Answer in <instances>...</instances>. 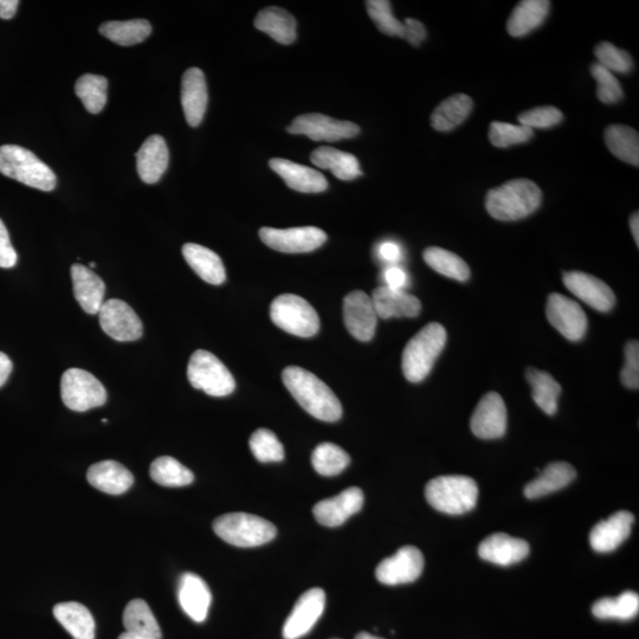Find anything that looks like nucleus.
<instances>
[{"label":"nucleus","mask_w":639,"mask_h":639,"mask_svg":"<svg viewBox=\"0 0 639 639\" xmlns=\"http://www.w3.org/2000/svg\"><path fill=\"white\" fill-rule=\"evenodd\" d=\"M564 284L574 296L595 311L608 313L616 305V296L612 289L595 276L582 271H568L564 274Z\"/></svg>","instance_id":"a211bd4d"},{"label":"nucleus","mask_w":639,"mask_h":639,"mask_svg":"<svg viewBox=\"0 0 639 639\" xmlns=\"http://www.w3.org/2000/svg\"><path fill=\"white\" fill-rule=\"evenodd\" d=\"M639 597L636 592L626 591L616 598H603L593 604L592 613L598 619L609 621H631L638 615Z\"/></svg>","instance_id":"ea45409f"},{"label":"nucleus","mask_w":639,"mask_h":639,"mask_svg":"<svg viewBox=\"0 0 639 639\" xmlns=\"http://www.w3.org/2000/svg\"><path fill=\"white\" fill-rule=\"evenodd\" d=\"M255 28L283 45L293 44L298 37V23L295 17L277 6L260 11L255 19Z\"/></svg>","instance_id":"c756f323"},{"label":"nucleus","mask_w":639,"mask_h":639,"mask_svg":"<svg viewBox=\"0 0 639 639\" xmlns=\"http://www.w3.org/2000/svg\"><path fill=\"white\" fill-rule=\"evenodd\" d=\"M249 444L251 453H253L257 461L262 463L283 461V445L273 431L258 429L251 436Z\"/></svg>","instance_id":"a18cd8bd"},{"label":"nucleus","mask_w":639,"mask_h":639,"mask_svg":"<svg viewBox=\"0 0 639 639\" xmlns=\"http://www.w3.org/2000/svg\"><path fill=\"white\" fill-rule=\"evenodd\" d=\"M563 119V113L551 106L533 108L519 115L520 125L531 129L551 128L559 125Z\"/></svg>","instance_id":"3c124183"},{"label":"nucleus","mask_w":639,"mask_h":639,"mask_svg":"<svg viewBox=\"0 0 639 639\" xmlns=\"http://www.w3.org/2000/svg\"><path fill=\"white\" fill-rule=\"evenodd\" d=\"M425 497L438 512L462 515L475 508L479 487L467 476H441L426 484Z\"/></svg>","instance_id":"39448f33"},{"label":"nucleus","mask_w":639,"mask_h":639,"mask_svg":"<svg viewBox=\"0 0 639 639\" xmlns=\"http://www.w3.org/2000/svg\"><path fill=\"white\" fill-rule=\"evenodd\" d=\"M630 228H631L632 236H634V240L636 242V245H637V247H639V216H638V212H635L634 215L631 216Z\"/></svg>","instance_id":"052dcab7"},{"label":"nucleus","mask_w":639,"mask_h":639,"mask_svg":"<svg viewBox=\"0 0 639 639\" xmlns=\"http://www.w3.org/2000/svg\"><path fill=\"white\" fill-rule=\"evenodd\" d=\"M178 600L193 622L203 623L208 618L212 595L208 584L197 574L185 573L180 578Z\"/></svg>","instance_id":"4be33fe9"},{"label":"nucleus","mask_w":639,"mask_h":639,"mask_svg":"<svg viewBox=\"0 0 639 639\" xmlns=\"http://www.w3.org/2000/svg\"><path fill=\"white\" fill-rule=\"evenodd\" d=\"M284 385L301 408L322 422L333 423L342 416V406L335 393L315 374L299 366H288L282 373Z\"/></svg>","instance_id":"f257e3e1"},{"label":"nucleus","mask_w":639,"mask_h":639,"mask_svg":"<svg viewBox=\"0 0 639 639\" xmlns=\"http://www.w3.org/2000/svg\"><path fill=\"white\" fill-rule=\"evenodd\" d=\"M532 137L533 129L521 125L507 124V122L494 121L489 129L490 142L499 148L525 144Z\"/></svg>","instance_id":"de8ad7c7"},{"label":"nucleus","mask_w":639,"mask_h":639,"mask_svg":"<svg viewBox=\"0 0 639 639\" xmlns=\"http://www.w3.org/2000/svg\"><path fill=\"white\" fill-rule=\"evenodd\" d=\"M118 639H148L145 637H141L138 635L131 634V632H124V634L120 635Z\"/></svg>","instance_id":"680f3d73"},{"label":"nucleus","mask_w":639,"mask_h":639,"mask_svg":"<svg viewBox=\"0 0 639 639\" xmlns=\"http://www.w3.org/2000/svg\"><path fill=\"white\" fill-rule=\"evenodd\" d=\"M541 200L540 187L532 180L514 179L487 193L486 209L497 221L514 222L531 216Z\"/></svg>","instance_id":"f03ea898"},{"label":"nucleus","mask_w":639,"mask_h":639,"mask_svg":"<svg viewBox=\"0 0 639 639\" xmlns=\"http://www.w3.org/2000/svg\"><path fill=\"white\" fill-rule=\"evenodd\" d=\"M474 103L466 94H456L440 103L431 115V125L440 132L453 131L473 111Z\"/></svg>","instance_id":"f704fd0d"},{"label":"nucleus","mask_w":639,"mask_h":639,"mask_svg":"<svg viewBox=\"0 0 639 639\" xmlns=\"http://www.w3.org/2000/svg\"><path fill=\"white\" fill-rule=\"evenodd\" d=\"M366 9L372 21L376 23L377 28L384 35L404 38V24L393 16L390 2H387V0H370V2H366Z\"/></svg>","instance_id":"49530a36"},{"label":"nucleus","mask_w":639,"mask_h":639,"mask_svg":"<svg viewBox=\"0 0 639 639\" xmlns=\"http://www.w3.org/2000/svg\"><path fill=\"white\" fill-rule=\"evenodd\" d=\"M354 639H384V638H380L378 636L367 634V632H360V634L355 636Z\"/></svg>","instance_id":"e2e57ef3"},{"label":"nucleus","mask_w":639,"mask_h":639,"mask_svg":"<svg viewBox=\"0 0 639 639\" xmlns=\"http://www.w3.org/2000/svg\"><path fill=\"white\" fill-rule=\"evenodd\" d=\"M124 626L127 632L148 639H161L163 637L150 606L142 599L132 600L126 606Z\"/></svg>","instance_id":"4c0bfd02"},{"label":"nucleus","mask_w":639,"mask_h":639,"mask_svg":"<svg viewBox=\"0 0 639 639\" xmlns=\"http://www.w3.org/2000/svg\"><path fill=\"white\" fill-rule=\"evenodd\" d=\"M150 474L154 482L170 488L189 486L195 480V475L190 469L170 456L159 457L153 461Z\"/></svg>","instance_id":"79ce46f5"},{"label":"nucleus","mask_w":639,"mask_h":639,"mask_svg":"<svg viewBox=\"0 0 639 639\" xmlns=\"http://www.w3.org/2000/svg\"><path fill=\"white\" fill-rule=\"evenodd\" d=\"M87 479L100 492L120 495L133 486L134 477L126 467L115 461H102L88 469Z\"/></svg>","instance_id":"cd10ccee"},{"label":"nucleus","mask_w":639,"mask_h":639,"mask_svg":"<svg viewBox=\"0 0 639 639\" xmlns=\"http://www.w3.org/2000/svg\"><path fill=\"white\" fill-rule=\"evenodd\" d=\"M99 318L103 332L116 341L139 340L144 333L139 316L125 301L111 299L103 302Z\"/></svg>","instance_id":"f8f14e48"},{"label":"nucleus","mask_w":639,"mask_h":639,"mask_svg":"<svg viewBox=\"0 0 639 639\" xmlns=\"http://www.w3.org/2000/svg\"><path fill=\"white\" fill-rule=\"evenodd\" d=\"M424 261L438 274L458 282H466L470 277V268L460 256L449 250L431 247L424 251Z\"/></svg>","instance_id":"a19ab883"},{"label":"nucleus","mask_w":639,"mask_h":639,"mask_svg":"<svg viewBox=\"0 0 639 639\" xmlns=\"http://www.w3.org/2000/svg\"><path fill=\"white\" fill-rule=\"evenodd\" d=\"M378 254L385 262L397 263L402 258V249L397 243L385 242L380 244Z\"/></svg>","instance_id":"4d7b16f0"},{"label":"nucleus","mask_w":639,"mask_h":639,"mask_svg":"<svg viewBox=\"0 0 639 639\" xmlns=\"http://www.w3.org/2000/svg\"><path fill=\"white\" fill-rule=\"evenodd\" d=\"M269 166L286 182L289 189L294 191L321 193L328 189V182L324 174L311 169V167L281 158L271 159Z\"/></svg>","instance_id":"b1692460"},{"label":"nucleus","mask_w":639,"mask_h":639,"mask_svg":"<svg viewBox=\"0 0 639 639\" xmlns=\"http://www.w3.org/2000/svg\"><path fill=\"white\" fill-rule=\"evenodd\" d=\"M75 92L89 113L99 114L107 103L108 80L101 75H83L76 82Z\"/></svg>","instance_id":"37998d69"},{"label":"nucleus","mask_w":639,"mask_h":639,"mask_svg":"<svg viewBox=\"0 0 639 639\" xmlns=\"http://www.w3.org/2000/svg\"><path fill=\"white\" fill-rule=\"evenodd\" d=\"M424 557L417 547L404 546L380 563L376 570L379 583L389 586L410 584L421 577Z\"/></svg>","instance_id":"ddd939ff"},{"label":"nucleus","mask_w":639,"mask_h":639,"mask_svg":"<svg viewBox=\"0 0 639 639\" xmlns=\"http://www.w3.org/2000/svg\"><path fill=\"white\" fill-rule=\"evenodd\" d=\"M61 397L64 405L75 412H86L107 402V391L92 373L70 369L61 379Z\"/></svg>","instance_id":"1a4fd4ad"},{"label":"nucleus","mask_w":639,"mask_h":639,"mask_svg":"<svg viewBox=\"0 0 639 639\" xmlns=\"http://www.w3.org/2000/svg\"><path fill=\"white\" fill-rule=\"evenodd\" d=\"M334 639H338V638H334Z\"/></svg>","instance_id":"69168bd1"},{"label":"nucleus","mask_w":639,"mask_h":639,"mask_svg":"<svg viewBox=\"0 0 639 639\" xmlns=\"http://www.w3.org/2000/svg\"><path fill=\"white\" fill-rule=\"evenodd\" d=\"M0 173L44 192L55 190L57 185L53 170L36 154L17 145L0 146Z\"/></svg>","instance_id":"20e7f679"},{"label":"nucleus","mask_w":639,"mask_h":639,"mask_svg":"<svg viewBox=\"0 0 639 639\" xmlns=\"http://www.w3.org/2000/svg\"><path fill=\"white\" fill-rule=\"evenodd\" d=\"M262 242L284 254H306L319 249L327 241L325 231L314 227L260 230Z\"/></svg>","instance_id":"9d476101"},{"label":"nucleus","mask_w":639,"mask_h":639,"mask_svg":"<svg viewBox=\"0 0 639 639\" xmlns=\"http://www.w3.org/2000/svg\"><path fill=\"white\" fill-rule=\"evenodd\" d=\"M364 505L363 490L357 487L348 488L331 499L322 500L313 508V514L320 525L339 527L360 512Z\"/></svg>","instance_id":"6ab92c4d"},{"label":"nucleus","mask_w":639,"mask_h":639,"mask_svg":"<svg viewBox=\"0 0 639 639\" xmlns=\"http://www.w3.org/2000/svg\"><path fill=\"white\" fill-rule=\"evenodd\" d=\"M591 74L597 82V96L600 101L606 105H613L623 99L621 83L611 71L600 66L599 63H595L591 66Z\"/></svg>","instance_id":"8fccbe9b"},{"label":"nucleus","mask_w":639,"mask_h":639,"mask_svg":"<svg viewBox=\"0 0 639 639\" xmlns=\"http://www.w3.org/2000/svg\"><path fill=\"white\" fill-rule=\"evenodd\" d=\"M528 542L513 538L511 535L496 533L481 542V559L499 566H511L520 563L529 554Z\"/></svg>","instance_id":"393cba45"},{"label":"nucleus","mask_w":639,"mask_h":639,"mask_svg":"<svg viewBox=\"0 0 639 639\" xmlns=\"http://www.w3.org/2000/svg\"><path fill=\"white\" fill-rule=\"evenodd\" d=\"M595 55L598 60L597 63L611 71V73H629L634 67L631 56L610 42L598 44L595 49Z\"/></svg>","instance_id":"09e8293b"},{"label":"nucleus","mask_w":639,"mask_h":639,"mask_svg":"<svg viewBox=\"0 0 639 639\" xmlns=\"http://www.w3.org/2000/svg\"><path fill=\"white\" fill-rule=\"evenodd\" d=\"M96 264L94 262L90 263V268H95Z\"/></svg>","instance_id":"0e129e2a"},{"label":"nucleus","mask_w":639,"mask_h":639,"mask_svg":"<svg viewBox=\"0 0 639 639\" xmlns=\"http://www.w3.org/2000/svg\"><path fill=\"white\" fill-rule=\"evenodd\" d=\"M526 377L532 387V397L539 408L548 416L558 411L561 386L550 373L537 369H528Z\"/></svg>","instance_id":"e433bc0d"},{"label":"nucleus","mask_w":639,"mask_h":639,"mask_svg":"<svg viewBox=\"0 0 639 639\" xmlns=\"http://www.w3.org/2000/svg\"><path fill=\"white\" fill-rule=\"evenodd\" d=\"M290 134L307 135L314 141L335 142L357 137L360 127L350 121H341L324 114H305L298 116L287 128Z\"/></svg>","instance_id":"9b49d317"},{"label":"nucleus","mask_w":639,"mask_h":639,"mask_svg":"<svg viewBox=\"0 0 639 639\" xmlns=\"http://www.w3.org/2000/svg\"><path fill=\"white\" fill-rule=\"evenodd\" d=\"M183 256L187 264L203 281L219 286L227 279L222 258L203 245L185 244Z\"/></svg>","instance_id":"c85d7f7f"},{"label":"nucleus","mask_w":639,"mask_h":639,"mask_svg":"<svg viewBox=\"0 0 639 639\" xmlns=\"http://www.w3.org/2000/svg\"><path fill=\"white\" fill-rule=\"evenodd\" d=\"M17 263V254L2 219H0V268H14Z\"/></svg>","instance_id":"864d4df0"},{"label":"nucleus","mask_w":639,"mask_h":639,"mask_svg":"<svg viewBox=\"0 0 639 639\" xmlns=\"http://www.w3.org/2000/svg\"><path fill=\"white\" fill-rule=\"evenodd\" d=\"M547 319L567 340L580 341L587 332V316L579 303L561 294H551L546 307Z\"/></svg>","instance_id":"4468645a"},{"label":"nucleus","mask_w":639,"mask_h":639,"mask_svg":"<svg viewBox=\"0 0 639 639\" xmlns=\"http://www.w3.org/2000/svg\"><path fill=\"white\" fill-rule=\"evenodd\" d=\"M605 144L618 159L630 165H639V135L634 128L612 125L605 129Z\"/></svg>","instance_id":"c9c22d12"},{"label":"nucleus","mask_w":639,"mask_h":639,"mask_svg":"<svg viewBox=\"0 0 639 639\" xmlns=\"http://www.w3.org/2000/svg\"><path fill=\"white\" fill-rule=\"evenodd\" d=\"M312 163L320 169L332 171L340 180H353L363 174L357 158L351 153L337 150V148L322 146L316 148L311 156Z\"/></svg>","instance_id":"72a5a7b5"},{"label":"nucleus","mask_w":639,"mask_h":639,"mask_svg":"<svg viewBox=\"0 0 639 639\" xmlns=\"http://www.w3.org/2000/svg\"><path fill=\"white\" fill-rule=\"evenodd\" d=\"M344 321L347 331L359 341H371L376 334L378 315L372 299L363 290H354L344 300Z\"/></svg>","instance_id":"f3484780"},{"label":"nucleus","mask_w":639,"mask_h":639,"mask_svg":"<svg viewBox=\"0 0 639 639\" xmlns=\"http://www.w3.org/2000/svg\"><path fill=\"white\" fill-rule=\"evenodd\" d=\"M635 516L621 511L600 521L590 533V544L598 553H609L617 550L629 538Z\"/></svg>","instance_id":"aec40b11"},{"label":"nucleus","mask_w":639,"mask_h":639,"mask_svg":"<svg viewBox=\"0 0 639 639\" xmlns=\"http://www.w3.org/2000/svg\"><path fill=\"white\" fill-rule=\"evenodd\" d=\"M219 538L236 547H257L276 537L277 529L266 519L247 513H230L213 522Z\"/></svg>","instance_id":"423d86ee"},{"label":"nucleus","mask_w":639,"mask_h":639,"mask_svg":"<svg viewBox=\"0 0 639 639\" xmlns=\"http://www.w3.org/2000/svg\"><path fill=\"white\" fill-rule=\"evenodd\" d=\"M18 0H0V18H14L18 9Z\"/></svg>","instance_id":"bf43d9fd"},{"label":"nucleus","mask_w":639,"mask_h":639,"mask_svg":"<svg viewBox=\"0 0 639 639\" xmlns=\"http://www.w3.org/2000/svg\"><path fill=\"white\" fill-rule=\"evenodd\" d=\"M385 286L393 290H404L409 284V276L402 268L393 266L384 273Z\"/></svg>","instance_id":"6e6d98bb"},{"label":"nucleus","mask_w":639,"mask_h":639,"mask_svg":"<svg viewBox=\"0 0 639 639\" xmlns=\"http://www.w3.org/2000/svg\"><path fill=\"white\" fill-rule=\"evenodd\" d=\"M54 616L74 639H95V621L85 605L75 602L57 604Z\"/></svg>","instance_id":"473e14b6"},{"label":"nucleus","mask_w":639,"mask_h":639,"mask_svg":"<svg viewBox=\"0 0 639 639\" xmlns=\"http://www.w3.org/2000/svg\"><path fill=\"white\" fill-rule=\"evenodd\" d=\"M471 431L482 440H496L507 431V408L505 400L496 392L484 396L471 417Z\"/></svg>","instance_id":"dca6fc26"},{"label":"nucleus","mask_w":639,"mask_h":639,"mask_svg":"<svg viewBox=\"0 0 639 639\" xmlns=\"http://www.w3.org/2000/svg\"><path fill=\"white\" fill-rule=\"evenodd\" d=\"M152 25L146 19H132L126 22H106L100 27V34L122 47L144 42L151 35Z\"/></svg>","instance_id":"58836bf2"},{"label":"nucleus","mask_w":639,"mask_h":639,"mask_svg":"<svg viewBox=\"0 0 639 639\" xmlns=\"http://www.w3.org/2000/svg\"><path fill=\"white\" fill-rule=\"evenodd\" d=\"M270 318L282 331L299 338L318 334L320 319L311 303L294 294H283L271 303Z\"/></svg>","instance_id":"0eeeda50"},{"label":"nucleus","mask_w":639,"mask_h":639,"mask_svg":"<svg viewBox=\"0 0 639 639\" xmlns=\"http://www.w3.org/2000/svg\"><path fill=\"white\" fill-rule=\"evenodd\" d=\"M208 101V86L203 71L198 68L187 69L182 81V106L187 124L191 127L202 124Z\"/></svg>","instance_id":"5701e85b"},{"label":"nucleus","mask_w":639,"mask_h":639,"mask_svg":"<svg viewBox=\"0 0 639 639\" xmlns=\"http://www.w3.org/2000/svg\"><path fill=\"white\" fill-rule=\"evenodd\" d=\"M12 369H14V364H12L8 355L0 352V387L8 382Z\"/></svg>","instance_id":"13d9d810"},{"label":"nucleus","mask_w":639,"mask_h":639,"mask_svg":"<svg viewBox=\"0 0 639 639\" xmlns=\"http://www.w3.org/2000/svg\"><path fill=\"white\" fill-rule=\"evenodd\" d=\"M326 593L319 587L309 590L296 602L283 626L284 639H299L314 628L324 613Z\"/></svg>","instance_id":"2eb2a0df"},{"label":"nucleus","mask_w":639,"mask_h":639,"mask_svg":"<svg viewBox=\"0 0 639 639\" xmlns=\"http://www.w3.org/2000/svg\"><path fill=\"white\" fill-rule=\"evenodd\" d=\"M447 344L445 328L431 322L417 333L406 345L402 367L406 379L411 383H421L429 376L436 360Z\"/></svg>","instance_id":"7ed1b4c3"},{"label":"nucleus","mask_w":639,"mask_h":639,"mask_svg":"<svg viewBox=\"0 0 639 639\" xmlns=\"http://www.w3.org/2000/svg\"><path fill=\"white\" fill-rule=\"evenodd\" d=\"M71 280H73L74 295L83 311L88 314H99L105 298L106 286L93 270L82 266L80 263L73 264L70 269Z\"/></svg>","instance_id":"bb28decb"},{"label":"nucleus","mask_w":639,"mask_h":639,"mask_svg":"<svg viewBox=\"0 0 639 639\" xmlns=\"http://www.w3.org/2000/svg\"><path fill=\"white\" fill-rule=\"evenodd\" d=\"M551 3L547 0H524L515 6L508 19V34L522 37L540 27L550 12Z\"/></svg>","instance_id":"2f4dec72"},{"label":"nucleus","mask_w":639,"mask_h":639,"mask_svg":"<svg viewBox=\"0 0 639 639\" xmlns=\"http://www.w3.org/2000/svg\"><path fill=\"white\" fill-rule=\"evenodd\" d=\"M625 365L621 373L622 383L631 390L639 389V344L630 341L625 346Z\"/></svg>","instance_id":"603ef678"},{"label":"nucleus","mask_w":639,"mask_h":639,"mask_svg":"<svg viewBox=\"0 0 639 639\" xmlns=\"http://www.w3.org/2000/svg\"><path fill=\"white\" fill-rule=\"evenodd\" d=\"M577 471L566 462H554L542 471L537 479L525 487V496L529 500L539 499L568 486L576 479Z\"/></svg>","instance_id":"7c9ffc66"},{"label":"nucleus","mask_w":639,"mask_h":639,"mask_svg":"<svg viewBox=\"0 0 639 639\" xmlns=\"http://www.w3.org/2000/svg\"><path fill=\"white\" fill-rule=\"evenodd\" d=\"M405 40L413 47H419L426 38V29L417 19L406 18L404 23Z\"/></svg>","instance_id":"5fc2aeb1"},{"label":"nucleus","mask_w":639,"mask_h":639,"mask_svg":"<svg viewBox=\"0 0 639 639\" xmlns=\"http://www.w3.org/2000/svg\"><path fill=\"white\" fill-rule=\"evenodd\" d=\"M378 319L416 318L422 311L421 301L405 290L379 287L371 296Z\"/></svg>","instance_id":"412c9836"},{"label":"nucleus","mask_w":639,"mask_h":639,"mask_svg":"<svg viewBox=\"0 0 639 639\" xmlns=\"http://www.w3.org/2000/svg\"><path fill=\"white\" fill-rule=\"evenodd\" d=\"M351 458L346 451L334 443H321L312 455V464L316 473L322 476H335L344 471Z\"/></svg>","instance_id":"c03bdc74"},{"label":"nucleus","mask_w":639,"mask_h":639,"mask_svg":"<svg viewBox=\"0 0 639 639\" xmlns=\"http://www.w3.org/2000/svg\"><path fill=\"white\" fill-rule=\"evenodd\" d=\"M187 378L195 389L212 397H227L236 389V382L228 367L215 354L198 350L187 366Z\"/></svg>","instance_id":"6e6552de"},{"label":"nucleus","mask_w":639,"mask_h":639,"mask_svg":"<svg viewBox=\"0 0 639 639\" xmlns=\"http://www.w3.org/2000/svg\"><path fill=\"white\" fill-rule=\"evenodd\" d=\"M135 157L139 176L142 182L148 185L158 183L169 167V147L161 135H151L147 138Z\"/></svg>","instance_id":"a878e982"}]
</instances>
